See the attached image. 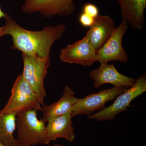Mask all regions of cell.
I'll list each match as a JSON object with an SVG mask.
<instances>
[{
    "label": "cell",
    "instance_id": "cell-6",
    "mask_svg": "<svg viewBox=\"0 0 146 146\" xmlns=\"http://www.w3.org/2000/svg\"><path fill=\"white\" fill-rule=\"evenodd\" d=\"M22 10L27 14L39 13L43 17L69 16L74 13V0H25Z\"/></svg>",
    "mask_w": 146,
    "mask_h": 146
},
{
    "label": "cell",
    "instance_id": "cell-11",
    "mask_svg": "<svg viewBox=\"0 0 146 146\" xmlns=\"http://www.w3.org/2000/svg\"><path fill=\"white\" fill-rule=\"evenodd\" d=\"M72 111L53 118L48 122L46 130V145L58 138H64L70 143L74 140L76 136L74 131Z\"/></svg>",
    "mask_w": 146,
    "mask_h": 146
},
{
    "label": "cell",
    "instance_id": "cell-17",
    "mask_svg": "<svg viewBox=\"0 0 146 146\" xmlns=\"http://www.w3.org/2000/svg\"><path fill=\"white\" fill-rule=\"evenodd\" d=\"M94 21L95 19L84 12H82L79 17L80 23L85 27H90L94 23Z\"/></svg>",
    "mask_w": 146,
    "mask_h": 146
},
{
    "label": "cell",
    "instance_id": "cell-16",
    "mask_svg": "<svg viewBox=\"0 0 146 146\" xmlns=\"http://www.w3.org/2000/svg\"><path fill=\"white\" fill-rule=\"evenodd\" d=\"M82 12L86 13L94 19L99 15V9L94 4L88 3L84 5L82 8Z\"/></svg>",
    "mask_w": 146,
    "mask_h": 146
},
{
    "label": "cell",
    "instance_id": "cell-15",
    "mask_svg": "<svg viewBox=\"0 0 146 146\" xmlns=\"http://www.w3.org/2000/svg\"><path fill=\"white\" fill-rule=\"evenodd\" d=\"M16 116L0 112V144L3 145L16 146L18 139L13 136L16 131Z\"/></svg>",
    "mask_w": 146,
    "mask_h": 146
},
{
    "label": "cell",
    "instance_id": "cell-9",
    "mask_svg": "<svg viewBox=\"0 0 146 146\" xmlns=\"http://www.w3.org/2000/svg\"><path fill=\"white\" fill-rule=\"evenodd\" d=\"M59 58L64 63L88 67L98 62L97 51L91 46L85 36L61 49Z\"/></svg>",
    "mask_w": 146,
    "mask_h": 146
},
{
    "label": "cell",
    "instance_id": "cell-1",
    "mask_svg": "<svg viewBox=\"0 0 146 146\" xmlns=\"http://www.w3.org/2000/svg\"><path fill=\"white\" fill-rule=\"evenodd\" d=\"M5 18L4 35L12 37L11 49L40 57H50L53 44L61 38L66 29L65 25L60 24L45 27L42 30L32 31L19 25L8 14Z\"/></svg>",
    "mask_w": 146,
    "mask_h": 146
},
{
    "label": "cell",
    "instance_id": "cell-13",
    "mask_svg": "<svg viewBox=\"0 0 146 146\" xmlns=\"http://www.w3.org/2000/svg\"><path fill=\"white\" fill-rule=\"evenodd\" d=\"M116 1L121 9L122 21L129 24L134 30L142 31L145 24L146 0Z\"/></svg>",
    "mask_w": 146,
    "mask_h": 146
},
{
    "label": "cell",
    "instance_id": "cell-21",
    "mask_svg": "<svg viewBox=\"0 0 146 146\" xmlns=\"http://www.w3.org/2000/svg\"><path fill=\"white\" fill-rule=\"evenodd\" d=\"M52 146H65L64 145H62V144H55L54 145H52Z\"/></svg>",
    "mask_w": 146,
    "mask_h": 146
},
{
    "label": "cell",
    "instance_id": "cell-2",
    "mask_svg": "<svg viewBox=\"0 0 146 146\" xmlns=\"http://www.w3.org/2000/svg\"><path fill=\"white\" fill-rule=\"evenodd\" d=\"M42 106L37 95L20 74L13 83L8 102L0 112L17 115L29 110L40 111Z\"/></svg>",
    "mask_w": 146,
    "mask_h": 146
},
{
    "label": "cell",
    "instance_id": "cell-7",
    "mask_svg": "<svg viewBox=\"0 0 146 146\" xmlns=\"http://www.w3.org/2000/svg\"><path fill=\"white\" fill-rule=\"evenodd\" d=\"M127 89L126 87L114 86L78 98L72 108L73 117L79 115L90 116L96 111L102 110L105 108L106 103L114 99Z\"/></svg>",
    "mask_w": 146,
    "mask_h": 146
},
{
    "label": "cell",
    "instance_id": "cell-5",
    "mask_svg": "<svg viewBox=\"0 0 146 146\" xmlns=\"http://www.w3.org/2000/svg\"><path fill=\"white\" fill-rule=\"evenodd\" d=\"M146 91V75L144 74L136 79L133 86L116 97L112 105L89 116V119L99 121H113L117 115L127 111V108L131 106L130 103L133 100Z\"/></svg>",
    "mask_w": 146,
    "mask_h": 146
},
{
    "label": "cell",
    "instance_id": "cell-4",
    "mask_svg": "<svg viewBox=\"0 0 146 146\" xmlns=\"http://www.w3.org/2000/svg\"><path fill=\"white\" fill-rule=\"evenodd\" d=\"M37 112L29 110L16 116L18 139L30 146L46 145V125L43 119H38Z\"/></svg>",
    "mask_w": 146,
    "mask_h": 146
},
{
    "label": "cell",
    "instance_id": "cell-22",
    "mask_svg": "<svg viewBox=\"0 0 146 146\" xmlns=\"http://www.w3.org/2000/svg\"></svg>",
    "mask_w": 146,
    "mask_h": 146
},
{
    "label": "cell",
    "instance_id": "cell-19",
    "mask_svg": "<svg viewBox=\"0 0 146 146\" xmlns=\"http://www.w3.org/2000/svg\"><path fill=\"white\" fill-rule=\"evenodd\" d=\"M6 15V13L3 12L1 9V7H0V19L2 18H5Z\"/></svg>",
    "mask_w": 146,
    "mask_h": 146
},
{
    "label": "cell",
    "instance_id": "cell-14",
    "mask_svg": "<svg viewBox=\"0 0 146 146\" xmlns=\"http://www.w3.org/2000/svg\"><path fill=\"white\" fill-rule=\"evenodd\" d=\"M75 92L69 86L63 89V95L57 102L49 105H44L41 107L42 119L48 122L53 118L72 111V108L78 98L75 96Z\"/></svg>",
    "mask_w": 146,
    "mask_h": 146
},
{
    "label": "cell",
    "instance_id": "cell-12",
    "mask_svg": "<svg viewBox=\"0 0 146 146\" xmlns=\"http://www.w3.org/2000/svg\"><path fill=\"white\" fill-rule=\"evenodd\" d=\"M115 22L108 15H99L86 32L85 36L91 46L98 51L115 30Z\"/></svg>",
    "mask_w": 146,
    "mask_h": 146
},
{
    "label": "cell",
    "instance_id": "cell-10",
    "mask_svg": "<svg viewBox=\"0 0 146 146\" xmlns=\"http://www.w3.org/2000/svg\"><path fill=\"white\" fill-rule=\"evenodd\" d=\"M98 69L90 71L89 76L94 81V86L98 89L106 84H112L116 87H130L136 79L128 77L119 72L113 64L100 63Z\"/></svg>",
    "mask_w": 146,
    "mask_h": 146
},
{
    "label": "cell",
    "instance_id": "cell-3",
    "mask_svg": "<svg viewBox=\"0 0 146 146\" xmlns=\"http://www.w3.org/2000/svg\"><path fill=\"white\" fill-rule=\"evenodd\" d=\"M22 58L23 63L22 75L37 95L42 106H44L46 96L44 82L50 65V57L22 53Z\"/></svg>",
    "mask_w": 146,
    "mask_h": 146
},
{
    "label": "cell",
    "instance_id": "cell-8",
    "mask_svg": "<svg viewBox=\"0 0 146 146\" xmlns=\"http://www.w3.org/2000/svg\"><path fill=\"white\" fill-rule=\"evenodd\" d=\"M128 27L127 23L122 21L115 28L104 45L97 52L98 62L100 63L116 60L123 63L127 62L129 57L123 48L122 39Z\"/></svg>",
    "mask_w": 146,
    "mask_h": 146
},
{
    "label": "cell",
    "instance_id": "cell-20",
    "mask_svg": "<svg viewBox=\"0 0 146 146\" xmlns=\"http://www.w3.org/2000/svg\"><path fill=\"white\" fill-rule=\"evenodd\" d=\"M3 36H4V35L3 27H0V38Z\"/></svg>",
    "mask_w": 146,
    "mask_h": 146
},
{
    "label": "cell",
    "instance_id": "cell-18",
    "mask_svg": "<svg viewBox=\"0 0 146 146\" xmlns=\"http://www.w3.org/2000/svg\"><path fill=\"white\" fill-rule=\"evenodd\" d=\"M0 146H5L3 145L2 144H0ZM16 146H30L29 145H27L25 143H23V142H21L20 140L18 139V141H17V143H16Z\"/></svg>",
    "mask_w": 146,
    "mask_h": 146
}]
</instances>
